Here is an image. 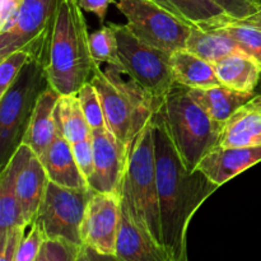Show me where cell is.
<instances>
[{"label": "cell", "instance_id": "cell-1", "mask_svg": "<svg viewBox=\"0 0 261 261\" xmlns=\"http://www.w3.org/2000/svg\"><path fill=\"white\" fill-rule=\"evenodd\" d=\"M153 121L162 244L172 261H189V224L219 186L199 168L188 170L160 110Z\"/></svg>", "mask_w": 261, "mask_h": 261}, {"label": "cell", "instance_id": "cell-2", "mask_svg": "<svg viewBox=\"0 0 261 261\" xmlns=\"http://www.w3.org/2000/svg\"><path fill=\"white\" fill-rule=\"evenodd\" d=\"M79 0H59L43 64L48 86L59 94H76L91 81L97 64Z\"/></svg>", "mask_w": 261, "mask_h": 261}, {"label": "cell", "instance_id": "cell-3", "mask_svg": "<svg viewBox=\"0 0 261 261\" xmlns=\"http://www.w3.org/2000/svg\"><path fill=\"white\" fill-rule=\"evenodd\" d=\"M103 107L107 129L129 147L138 133L160 110L163 101L150 96L120 65H96L91 78Z\"/></svg>", "mask_w": 261, "mask_h": 261}, {"label": "cell", "instance_id": "cell-4", "mask_svg": "<svg viewBox=\"0 0 261 261\" xmlns=\"http://www.w3.org/2000/svg\"><path fill=\"white\" fill-rule=\"evenodd\" d=\"M160 112L189 171H195L204 157L219 145L223 124L216 121L194 101L189 88L175 83L165 96Z\"/></svg>", "mask_w": 261, "mask_h": 261}, {"label": "cell", "instance_id": "cell-5", "mask_svg": "<svg viewBox=\"0 0 261 261\" xmlns=\"http://www.w3.org/2000/svg\"><path fill=\"white\" fill-rule=\"evenodd\" d=\"M120 195L126 199L137 221L162 244L153 117L127 147V161ZM166 250V249H165Z\"/></svg>", "mask_w": 261, "mask_h": 261}, {"label": "cell", "instance_id": "cell-6", "mask_svg": "<svg viewBox=\"0 0 261 261\" xmlns=\"http://www.w3.org/2000/svg\"><path fill=\"white\" fill-rule=\"evenodd\" d=\"M48 87L45 64L32 58L12 86L0 96V166H5L20 145L38 97Z\"/></svg>", "mask_w": 261, "mask_h": 261}, {"label": "cell", "instance_id": "cell-7", "mask_svg": "<svg viewBox=\"0 0 261 261\" xmlns=\"http://www.w3.org/2000/svg\"><path fill=\"white\" fill-rule=\"evenodd\" d=\"M119 46L120 66L158 101L176 83L171 65V54L143 42L126 24H114Z\"/></svg>", "mask_w": 261, "mask_h": 261}, {"label": "cell", "instance_id": "cell-8", "mask_svg": "<svg viewBox=\"0 0 261 261\" xmlns=\"http://www.w3.org/2000/svg\"><path fill=\"white\" fill-rule=\"evenodd\" d=\"M129 30L143 42L168 54L186 48L193 24L153 0H117Z\"/></svg>", "mask_w": 261, "mask_h": 261}, {"label": "cell", "instance_id": "cell-9", "mask_svg": "<svg viewBox=\"0 0 261 261\" xmlns=\"http://www.w3.org/2000/svg\"><path fill=\"white\" fill-rule=\"evenodd\" d=\"M93 193L91 188H64L48 181L35 221L46 240H61L82 246V224Z\"/></svg>", "mask_w": 261, "mask_h": 261}, {"label": "cell", "instance_id": "cell-10", "mask_svg": "<svg viewBox=\"0 0 261 261\" xmlns=\"http://www.w3.org/2000/svg\"><path fill=\"white\" fill-rule=\"evenodd\" d=\"M59 0H24L17 15L0 31V59L18 50L43 60Z\"/></svg>", "mask_w": 261, "mask_h": 261}, {"label": "cell", "instance_id": "cell-11", "mask_svg": "<svg viewBox=\"0 0 261 261\" xmlns=\"http://www.w3.org/2000/svg\"><path fill=\"white\" fill-rule=\"evenodd\" d=\"M119 194L94 191L87 205L82 224V245L102 254L115 255L120 222Z\"/></svg>", "mask_w": 261, "mask_h": 261}, {"label": "cell", "instance_id": "cell-12", "mask_svg": "<svg viewBox=\"0 0 261 261\" xmlns=\"http://www.w3.org/2000/svg\"><path fill=\"white\" fill-rule=\"evenodd\" d=\"M94 154V171L88 186L96 193L119 194L124 180L127 161V147L107 127L91 133Z\"/></svg>", "mask_w": 261, "mask_h": 261}, {"label": "cell", "instance_id": "cell-13", "mask_svg": "<svg viewBox=\"0 0 261 261\" xmlns=\"http://www.w3.org/2000/svg\"><path fill=\"white\" fill-rule=\"evenodd\" d=\"M119 232L115 256L119 261H172L165 247L137 221L126 199L120 195Z\"/></svg>", "mask_w": 261, "mask_h": 261}, {"label": "cell", "instance_id": "cell-14", "mask_svg": "<svg viewBox=\"0 0 261 261\" xmlns=\"http://www.w3.org/2000/svg\"><path fill=\"white\" fill-rule=\"evenodd\" d=\"M48 181L47 172L40 158L28 145L23 144V160L17 176V195L27 227L32 226L37 218Z\"/></svg>", "mask_w": 261, "mask_h": 261}, {"label": "cell", "instance_id": "cell-15", "mask_svg": "<svg viewBox=\"0 0 261 261\" xmlns=\"http://www.w3.org/2000/svg\"><path fill=\"white\" fill-rule=\"evenodd\" d=\"M259 162H261V145L216 147L201 160L198 168L214 184L222 186Z\"/></svg>", "mask_w": 261, "mask_h": 261}, {"label": "cell", "instance_id": "cell-16", "mask_svg": "<svg viewBox=\"0 0 261 261\" xmlns=\"http://www.w3.org/2000/svg\"><path fill=\"white\" fill-rule=\"evenodd\" d=\"M40 160L47 172L48 180L53 182L70 189L89 188L86 177L76 165L71 144L64 137L59 125L55 138Z\"/></svg>", "mask_w": 261, "mask_h": 261}, {"label": "cell", "instance_id": "cell-17", "mask_svg": "<svg viewBox=\"0 0 261 261\" xmlns=\"http://www.w3.org/2000/svg\"><path fill=\"white\" fill-rule=\"evenodd\" d=\"M59 97L60 94L50 86L41 93L23 135L20 144L28 145L38 158L42 157L55 138L58 129L55 111Z\"/></svg>", "mask_w": 261, "mask_h": 261}, {"label": "cell", "instance_id": "cell-18", "mask_svg": "<svg viewBox=\"0 0 261 261\" xmlns=\"http://www.w3.org/2000/svg\"><path fill=\"white\" fill-rule=\"evenodd\" d=\"M22 160L23 144H20L0 175V245L13 228L27 227L23 221L17 195V176Z\"/></svg>", "mask_w": 261, "mask_h": 261}, {"label": "cell", "instance_id": "cell-19", "mask_svg": "<svg viewBox=\"0 0 261 261\" xmlns=\"http://www.w3.org/2000/svg\"><path fill=\"white\" fill-rule=\"evenodd\" d=\"M261 145V107L246 103L223 125L218 147Z\"/></svg>", "mask_w": 261, "mask_h": 261}, {"label": "cell", "instance_id": "cell-20", "mask_svg": "<svg viewBox=\"0 0 261 261\" xmlns=\"http://www.w3.org/2000/svg\"><path fill=\"white\" fill-rule=\"evenodd\" d=\"M223 86L236 91L256 93L261 79V66L244 53H234L213 64Z\"/></svg>", "mask_w": 261, "mask_h": 261}, {"label": "cell", "instance_id": "cell-21", "mask_svg": "<svg viewBox=\"0 0 261 261\" xmlns=\"http://www.w3.org/2000/svg\"><path fill=\"white\" fill-rule=\"evenodd\" d=\"M189 93L196 103L208 112L212 119L223 125L237 110L249 103L256 94L236 91L223 84L211 88L189 89Z\"/></svg>", "mask_w": 261, "mask_h": 261}, {"label": "cell", "instance_id": "cell-22", "mask_svg": "<svg viewBox=\"0 0 261 261\" xmlns=\"http://www.w3.org/2000/svg\"><path fill=\"white\" fill-rule=\"evenodd\" d=\"M171 65L176 83L189 89L211 88L221 84L213 64L186 48L171 54Z\"/></svg>", "mask_w": 261, "mask_h": 261}, {"label": "cell", "instance_id": "cell-23", "mask_svg": "<svg viewBox=\"0 0 261 261\" xmlns=\"http://www.w3.org/2000/svg\"><path fill=\"white\" fill-rule=\"evenodd\" d=\"M186 50L212 64L231 54L242 53L236 41L222 31L216 28L203 30L196 25H193L191 28L190 36L186 42Z\"/></svg>", "mask_w": 261, "mask_h": 261}, {"label": "cell", "instance_id": "cell-24", "mask_svg": "<svg viewBox=\"0 0 261 261\" xmlns=\"http://www.w3.org/2000/svg\"><path fill=\"white\" fill-rule=\"evenodd\" d=\"M214 28L236 41L240 50L257 61L261 66V12L245 19L228 18L226 22Z\"/></svg>", "mask_w": 261, "mask_h": 261}, {"label": "cell", "instance_id": "cell-25", "mask_svg": "<svg viewBox=\"0 0 261 261\" xmlns=\"http://www.w3.org/2000/svg\"><path fill=\"white\" fill-rule=\"evenodd\" d=\"M56 122L70 144L84 140L92 130L76 94H61L55 111Z\"/></svg>", "mask_w": 261, "mask_h": 261}, {"label": "cell", "instance_id": "cell-26", "mask_svg": "<svg viewBox=\"0 0 261 261\" xmlns=\"http://www.w3.org/2000/svg\"><path fill=\"white\" fill-rule=\"evenodd\" d=\"M170 7L186 22L203 30L221 25L229 17L212 0H166Z\"/></svg>", "mask_w": 261, "mask_h": 261}, {"label": "cell", "instance_id": "cell-27", "mask_svg": "<svg viewBox=\"0 0 261 261\" xmlns=\"http://www.w3.org/2000/svg\"><path fill=\"white\" fill-rule=\"evenodd\" d=\"M89 48H91L92 58L97 65L101 64L120 65L117 37L112 23L102 25L98 31L89 35Z\"/></svg>", "mask_w": 261, "mask_h": 261}, {"label": "cell", "instance_id": "cell-28", "mask_svg": "<svg viewBox=\"0 0 261 261\" xmlns=\"http://www.w3.org/2000/svg\"><path fill=\"white\" fill-rule=\"evenodd\" d=\"M76 96H78L82 109H83L84 116H86L87 122H88L91 130L107 127L101 98H99L98 92L94 88L91 81L82 86Z\"/></svg>", "mask_w": 261, "mask_h": 261}, {"label": "cell", "instance_id": "cell-29", "mask_svg": "<svg viewBox=\"0 0 261 261\" xmlns=\"http://www.w3.org/2000/svg\"><path fill=\"white\" fill-rule=\"evenodd\" d=\"M32 59L30 51L18 50L9 54L5 58L0 59V96L5 93L8 88L12 86L13 82L17 79L22 69L30 63Z\"/></svg>", "mask_w": 261, "mask_h": 261}, {"label": "cell", "instance_id": "cell-30", "mask_svg": "<svg viewBox=\"0 0 261 261\" xmlns=\"http://www.w3.org/2000/svg\"><path fill=\"white\" fill-rule=\"evenodd\" d=\"M46 237L37 222L31 226L30 232L23 237L17 250L15 261H35L42 250Z\"/></svg>", "mask_w": 261, "mask_h": 261}, {"label": "cell", "instance_id": "cell-31", "mask_svg": "<svg viewBox=\"0 0 261 261\" xmlns=\"http://www.w3.org/2000/svg\"><path fill=\"white\" fill-rule=\"evenodd\" d=\"M218 4L229 17L245 19L261 12V5L256 0H212Z\"/></svg>", "mask_w": 261, "mask_h": 261}, {"label": "cell", "instance_id": "cell-32", "mask_svg": "<svg viewBox=\"0 0 261 261\" xmlns=\"http://www.w3.org/2000/svg\"><path fill=\"white\" fill-rule=\"evenodd\" d=\"M71 148H73L76 165H78L79 170L88 182V178L91 177L94 171V154L91 135L84 140L71 144Z\"/></svg>", "mask_w": 261, "mask_h": 261}, {"label": "cell", "instance_id": "cell-33", "mask_svg": "<svg viewBox=\"0 0 261 261\" xmlns=\"http://www.w3.org/2000/svg\"><path fill=\"white\" fill-rule=\"evenodd\" d=\"M81 246L61 241V240H46L45 249L47 261H75Z\"/></svg>", "mask_w": 261, "mask_h": 261}, {"label": "cell", "instance_id": "cell-34", "mask_svg": "<svg viewBox=\"0 0 261 261\" xmlns=\"http://www.w3.org/2000/svg\"><path fill=\"white\" fill-rule=\"evenodd\" d=\"M25 228L27 227L19 226L9 231L5 241L0 245V261H15L18 246L24 237Z\"/></svg>", "mask_w": 261, "mask_h": 261}, {"label": "cell", "instance_id": "cell-35", "mask_svg": "<svg viewBox=\"0 0 261 261\" xmlns=\"http://www.w3.org/2000/svg\"><path fill=\"white\" fill-rule=\"evenodd\" d=\"M24 0H2L0 7V31H4L12 23L18 10L22 7Z\"/></svg>", "mask_w": 261, "mask_h": 261}, {"label": "cell", "instance_id": "cell-36", "mask_svg": "<svg viewBox=\"0 0 261 261\" xmlns=\"http://www.w3.org/2000/svg\"><path fill=\"white\" fill-rule=\"evenodd\" d=\"M114 0H79V5L84 12L93 13L99 19V23H103L106 19L107 10Z\"/></svg>", "mask_w": 261, "mask_h": 261}, {"label": "cell", "instance_id": "cell-37", "mask_svg": "<svg viewBox=\"0 0 261 261\" xmlns=\"http://www.w3.org/2000/svg\"><path fill=\"white\" fill-rule=\"evenodd\" d=\"M75 261H119V259L115 255L102 254L92 247L82 245L78 250Z\"/></svg>", "mask_w": 261, "mask_h": 261}, {"label": "cell", "instance_id": "cell-38", "mask_svg": "<svg viewBox=\"0 0 261 261\" xmlns=\"http://www.w3.org/2000/svg\"><path fill=\"white\" fill-rule=\"evenodd\" d=\"M250 102L254 105H256V106L261 107V92H256V94L254 96V98H252Z\"/></svg>", "mask_w": 261, "mask_h": 261}, {"label": "cell", "instance_id": "cell-39", "mask_svg": "<svg viewBox=\"0 0 261 261\" xmlns=\"http://www.w3.org/2000/svg\"><path fill=\"white\" fill-rule=\"evenodd\" d=\"M35 261H47V256H46V249H45V244H43L42 250H41L40 255L37 256V259Z\"/></svg>", "mask_w": 261, "mask_h": 261}, {"label": "cell", "instance_id": "cell-40", "mask_svg": "<svg viewBox=\"0 0 261 261\" xmlns=\"http://www.w3.org/2000/svg\"><path fill=\"white\" fill-rule=\"evenodd\" d=\"M153 2H155V3H158V4L160 5H162V7H165V8H167V9H170V10H172V12H175V10L172 9V8L170 7V4H168L167 2H166V0H153ZM176 13V12H175ZM176 14H177V13H176Z\"/></svg>", "mask_w": 261, "mask_h": 261}, {"label": "cell", "instance_id": "cell-41", "mask_svg": "<svg viewBox=\"0 0 261 261\" xmlns=\"http://www.w3.org/2000/svg\"><path fill=\"white\" fill-rule=\"evenodd\" d=\"M256 92H261V79H260V84H259V87H257V91Z\"/></svg>", "mask_w": 261, "mask_h": 261}, {"label": "cell", "instance_id": "cell-42", "mask_svg": "<svg viewBox=\"0 0 261 261\" xmlns=\"http://www.w3.org/2000/svg\"><path fill=\"white\" fill-rule=\"evenodd\" d=\"M256 2H257V4L261 5V0H256Z\"/></svg>", "mask_w": 261, "mask_h": 261}]
</instances>
